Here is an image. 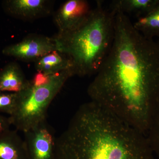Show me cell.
Instances as JSON below:
<instances>
[{"label":"cell","instance_id":"1","mask_svg":"<svg viewBox=\"0 0 159 159\" xmlns=\"http://www.w3.org/2000/svg\"><path fill=\"white\" fill-rule=\"evenodd\" d=\"M87 93L93 101L146 135L159 103V42L116 11L108 54Z\"/></svg>","mask_w":159,"mask_h":159},{"label":"cell","instance_id":"2","mask_svg":"<svg viewBox=\"0 0 159 159\" xmlns=\"http://www.w3.org/2000/svg\"><path fill=\"white\" fill-rule=\"evenodd\" d=\"M145 134L93 101L56 139L55 159H154Z\"/></svg>","mask_w":159,"mask_h":159},{"label":"cell","instance_id":"3","mask_svg":"<svg viewBox=\"0 0 159 159\" xmlns=\"http://www.w3.org/2000/svg\"><path fill=\"white\" fill-rule=\"evenodd\" d=\"M116 12L106 9L97 1L88 20L80 28L68 33L53 36L57 51L72 60L74 76L85 77L96 74L111 46Z\"/></svg>","mask_w":159,"mask_h":159},{"label":"cell","instance_id":"4","mask_svg":"<svg viewBox=\"0 0 159 159\" xmlns=\"http://www.w3.org/2000/svg\"><path fill=\"white\" fill-rule=\"evenodd\" d=\"M74 76L71 70L50 76L37 73L28 87L17 93L16 107L9 117L11 125L25 133L46 122L51 102Z\"/></svg>","mask_w":159,"mask_h":159},{"label":"cell","instance_id":"5","mask_svg":"<svg viewBox=\"0 0 159 159\" xmlns=\"http://www.w3.org/2000/svg\"><path fill=\"white\" fill-rule=\"evenodd\" d=\"M55 51L57 46L54 38L41 34L28 35L19 42L7 46L2 53L24 61H35Z\"/></svg>","mask_w":159,"mask_h":159},{"label":"cell","instance_id":"6","mask_svg":"<svg viewBox=\"0 0 159 159\" xmlns=\"http://www.w3.org/2000/svg\"><path fill=\"white\" fill-rule=\"evenodd\" d=\"M93 10L85 0L66 1L54 15L58 33H68L79 29L88 20Z\"/></svg>","mask_w":159,"mask_h":159},{"label":"cell","instance_id":"7","mask_svg":"<svg viewBox=\"0 0 159 159\" xmlns=\"http://www.w3.org/2000/svg\"><path fill=\"white\" fill-rule=\"evenodd\" d=\"M24 133L29 159H55L56 139L47 122Z\"/></svg>","mask_w":159,"mask_h":159},{"label":"cell","instance_id":"8","mask_svg":"<svg viewBox=\"0 0 159 159\" xmlns=\"http://www.w3.org/2000/svg\"><path fill=\"white\" fill-rule=\"evenodd\" d=\"M54 1L51 0H8L3 3L7 14L24 21H32L49 16Z\"/></svg>","mask_w":159,"mask_h":159},{"label":"cell","instance_id":"9","mask_svg":"<svg viewBox=\"0 0 159 159\" xmlns=\"http://www.w3.org/2000/svg\"><path fill=\"white\" fill-rule=\"evenodd\" d=\"M0 159H29L25 140L17 130L9 129L0 134Z\"/></svg>","mask_w":159,"mask_h":159},{"label":"cell","instance_id":"10","mask_svg":"<svg viewBox=\"0 0 159 159\" xmlns=\"http://www.w3.org/2000/svg\"><path fill=\"white\" fill-rule=\"evenodd\" d=\"M29 83L17 63H9L0 70V92L19 93Z\"/></svg>","mask_w":159,"mask_h":159},{"label":"cell","instance_id":"11","mask_svg":"<svg viewBox=\"0 0 159 159\" xmlns=\"http://www.w3.org/2000/svg\"><path fill=\"white\" fill-rule=\"evenodd\" d=\"M34 67L37 73L50 76L67 70H72L73 64L67 55L55 51L34 61Z\"/></svg>","mask_w":159,"mask_h":159},{"label":"cell","instance_id":"12","mask_svg":"<svg viewBox=\"0 0 159 159\" xmlns=\"http://www.w3.org/2000/svg\"><path fill=\"white\" fill-rule=\"evenodd\" d=\"M159 5V0H116L110 8L127 15H132L137 18L147 14Z\"/></svg>","mask_w":159,"mask_h":159},{"label":"cell","instance_id":"13","mask_svg":"<svg viewBox=\"0 0 159 159\" xmlns=\"http://www.w3.org/2000/svg\"><path fill=\"white\" fill-rule=\"evenodd\" d=\"M133 24L136 30L146 38H159V5L147 14L138 18Z\"/></svg>","mask_w":159,"mask_h":159},{"label":"cell","instance_id":"14","mask_svg":"<svg viewBox=\"0 0 159 159\" xmlns=\"http://www.w3.org/2000/svg\"><path fill=\"white\" fill-rule=\"evenodd\" d=\"M146 136L154 155L159 159V103L155 111Z\"/></svg>","mask_w":159,"mask_h":159},{"label":"cell","instance_id":"15","mask_svg":"<svg viewBox=\"0 0 159 159\" xmlns=\"http://www.w3.org/2000/svg\"><path fill=\"white\" fill-rule=\"evenodd\" d=\"M18 99L17 93L0 92V113L11 116L14 112Z\"/></svg>","mask_w":159,"mask_h":159},{"label":"cell","instance_id":"16","mask_svg":"<svg viewBox=\"0 0 159 159\" xmlns=\"http://www.w3.org/2000/svg\"><path fill=\"white\" fill-rule=\"evenodd\" d=\"M10 125H11L9 117H6L0 115V134L9 129Z\"/></svg>","mask_w":159,"mask_h":159},{"label":"cell","instance_id":"17","mask_svg":"<svg viewBox=\"0 0 159 159\" xmlns=\"http://www.w3.org/2000/svg\"><path fill=\"white\" fill-rule=\"evenodd\" d=\"M158 42H159V41H158Z\"/></svg>","mask_w":159,"mask_h":159}]
</instances>
